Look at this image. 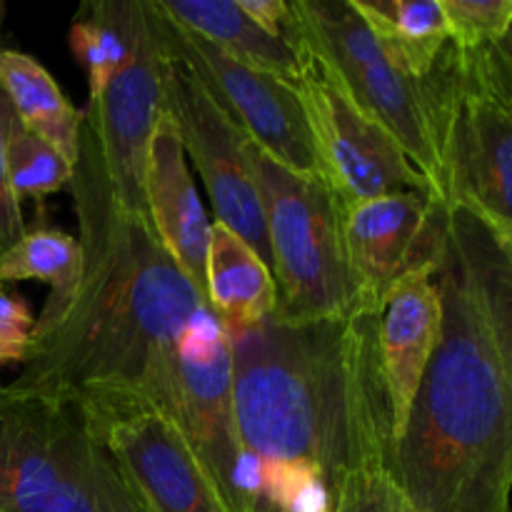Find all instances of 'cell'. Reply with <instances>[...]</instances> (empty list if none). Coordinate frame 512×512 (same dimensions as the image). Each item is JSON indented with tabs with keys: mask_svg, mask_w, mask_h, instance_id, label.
Segmentation results:
<instances>
[{
	"mask_svg": "<svg viewBox=\"0 0 512 512\" xmlns=\"http://www.w3.org/2000/svg\"><path fill=\"white\" fill-rule=\"evenodd\" d=\"M433 258L443 330L395 443L400 480L420 512H510L512 243L435 203Z\"/></svg>",
	"mask_w": 512,
	"mask_h": 512,
	"instance_id": "cell-1",
	"label": "cell"
},
{
	"mask_svg": "<svg viewBox=\"0 0 512 512\" xmlns=\"http://www.w3.org/2000/svg\"><path fill=\"white\" fill-rule=\"evenodd\" d=\"M83 273L45 303L13 383L70 398H143L175 423L185 330L208 308L173 263L148 215L115 203L93 148L80 138L70 180Z\"/></svg>",
	"mask_w": 512,
	"mask_h": 512,
	"instance_id": "cell-2",
	"label": "cell"
},
{
	"mask_svg": "<svg viewBox=\"0 0 512 512\" xmlns=\"http://www.w3.org/2000/svg\"><path fill=\"white\" fill-rule=\"evenodd\" d=\"M358 313L333 320L270 315L225 328L233 365V415L245 453L260 463H340Z\"/></svg>",
	"mask_w": 512,
	"mask_h": 512,
	"instance_id": "cell-3",
	"label": "cell"
},
{
	"mask_svg": "<svg viewBox=\"0 0 512 512\" xmlns=\"http://www.w3.org/2000/svg\"><path fill=\"white\" fill-rule=\"evenodd\" d=\"M0 512H143L70 395L0 383Z\"/></svg>",
	"mask_w": 512,
	"mask_h": 512,
	"instance_id": "cell-4",
	"label": "cell"
},
{
	"mask_svg": "<svg viewBox=\"0 0 512 512\" xmlns=\"http://www.w3.org/2000/svg\"><path fill=\"white\" fill-rule=\"evenodd\" d=\"M440 160V205L478 215L512 243V48L448 43L430 75Z\"/></svg>",
	"mask_w": 512,
	"mask_h": 512,
	"instance_id": "cell-5",
	"label": "cell"
},
{
	"mask_svg": "<svg viewBox=\"0 0 512 512\" xmlns=\"http://www.w3.org/2000/svg\"><path fill=\"white\" fill-rule=\"evenodd\" d=\"M283 320H333L355 313L343 245V200L318 175L295 173L250 143Z\"/></svg>",
	"mask_w": 512,
	"mask_h": 512,
	"instance_id": "cell-6",
	"label": "cell"
},
{
	"mask_svg": "<svg viewBox=\"0 0 512 512\" xmlns=\"http://www.w3.org/2000/svg\"><path fill=\"white\" fill-rule=\"evenodd\" d=\"M285 40L313 55L350 103L388 130L440 198V160L428 80L400 73L375 43L350 0L288 3Z\"/></svg>",
	"mask_w": 512,
	"mask_h": 512,
	"instance_id": "cell-7",
	"label": "cell"
},
{
	"mask_svg": "<svg viewBox=\"0 0 512 512\" xmlns=\"http://www.w3.org/2000/svg\"><path fill=\"white\" fill-rule=\"evenodd\" d=\"M158 45L160 103L173 115L185 155L193 158L195 170L208 190L215 223L225 225L238 238H243L270 268L268 235H265L263 205L250 165L248 135L228 118V113L203 88L198 75L180 63L160 43V38Z\"/></svg>",
	"mask_w": 512,
	"mask_h": 512,
	"instance_id": "cell-8",
	"label": "cell"
},
{
	"mask_svg": "<svg viewBox=\"0 0 512 512\" xmlns=\"http://www.w3.org/2000/svg\"><path fill=\"white\" fill-rule=\"evenodd\" d=\"M150 10L160 43L198 75L203 88L248 135L250 143L285 168L320 178L318 155L293 83L233 60L210 40L170 20L155 0H150Z\"/></svg>",
	"mask_w": 512,
	"mask_h": 512,
	"instance_id": "cell-9",
	"label": "cell"
},
{
	"mask_svg": "<svg viewBox=\"0 0 512 512\" xmlns=\"http://www.w3.org/2000/svg\"><path fill=\"white\" fill-rule=\"evenodd\" d=\"M300 58L298 88L318 155L320 178L343 203L418 190L433 198L430 183L408 158L398 140L360 113L335 85L328 70L295 48Z\"/></svg>",
	"mask_w": 512,
	"mask_h": 512,
	"instance_id": "cell-10",
	"label": "cell"
},
{
	"mask_svg": "<svg viewBox=\"0 0 512 512\" xmlns=\"http://www.w3.org/2000/svg\"><path fill=\"white\" fill-rule=\"evenodd\" d=\"M143 512H230L178 425L143 398L83 403Z\"/></svg>",
	"mask_w": 512,
	"mask_h": 512,
	"instance_id": "cell-11",
	"label": "cell"
},
{
	"mask_svg": "<svg viewBox=\"0 0 512 512\" xmlns=\"http://www.w3.org/2000/svg\"><path fill=\"white\" fill-rule=\"evenodd\" d=\"M328 512H420L398 473L378 353V313H358L340 463L325 478Z\"/></svg>",
	"mask_w": 512,
	"mask_h": 512,
	"instance_id": "cell-12",
	"label": "cell"
},
{
	"mask_svg": "<svg viewBox=\"0 0 512 512\" xmlns=\"http://www.w3.org/2000/svg\"><path fill=\"white\" fill-rule=\"evenodd\" d=\"M440 330H443V303L435 285L433 218H430L418 260L390 285L378 310V353L395 443L405 433L415 395L440 343Z\"/></svg>",
	"mask_w": 512,
	"mask_h": 512,
	"instance_id": "cell-13",
	"label": "cell"
},
{
	"mask_svg": "<svg viewBox=\"0 0 512 512\" xmlns=\"http://www.w3.org/2000/svg\"><path fill=\"white\" fill-rule=\"evenodd\" d=\"M435 200L428 193L343 203V245L355 313H378L390 285L418 260Z\"/></svg>",
	"mask_w": 512,
	"mask_h": 512,
	"instance_id": "cell-14",
	"label": "cell"
},
{
	"mask_svg": "<svg viewBox=\"0 0 512 512\" xmlns=\"http://www.w3.org/2000/svg\"><path fill=\"white\" fill-rule=\"evenodd\" d=\"M145 215L165 253L205 298L210 218L195 190L173 115L160 103L145 153Z\"/></svg>",
	"mask_w": 512,
	"mask_h": 512,
	"instance_id": "cell-15",
	"label": "cell"
},
{
	"mask_svg": "<svg viewBox=\"0 0 512 512\" xmlns=\"http://www.w3.org/2000/svg\"><path fill=\"white\" fill-rule=\"evenodd\" d=\"M205 303L225 328H250L275 313L273 273L243 238L210 223L205 255Z\"/></svg>",
	"mask_w": 512,
	"mask_h": 512,
	"instance_id": "cell-16",
	"label": "cell"
},
{
	"mask_svg": "<svg viewBox=\"0 0 512 512\" xmlns=\"http://www.w3.org/2000/svg\"><path fill=\"white\" fill-rule=\"evenodd\" d=\"M155 3L170 20L210 40L215 48L228 53L238 63L293 85L298 83L300 58L293 45L278 35L265 33L240 10L238 0H185V3L155 0Z\"/></svg>",
	"mask_w": 512,
	"mask_h": 512,
	"instance_id": "cell-17",
	"label": "cell"
},
{
	"mask_svg": "<svg viewBox=\"0 0 512 512\" xmlns=\"http://www.w3.org/2000/svg\"><path fill=\"white\" fill-rule=\"evenodd\" d=\"M385 58L403 75L423 80L435 68L450 33L440 0H350Z\"/></svg>",
	"mask_w": 512,
	"mask_h": 512,
	"instance_id": "cell-18",
	"label": "cell"
},
{
	"mask_svg": "<svg viewBox=\"0 0 512 512\" xmlns=\"http://www.w3.org/2000/svg\"><path fill=\"white\" fill-rule=\"evenodd\" d=\"M0 93L8 98L20 123L53 145L75 168L83 113L68 103L53 75L33 55L0 50Z\"/></svg>",
	"mask_w": 512,
	"mask_h": 512,
	"instance_id": "cell-19",
	"label": "cell"
},
{
	"mask_svg": "<svg viewBox=\"0 0 512 512\" xmlns=\"http://www.w3.org/2000/svg\"><path fill=\"white\" fill-rule=\"evenodd\" d=\"M148 23V0H98L88 3L70 28V50L88 73V100L130 63Z\"/></svg>",
	"mask_w": 512,
	"mask_h": 512,
	"instance_id": "cell-20",
	"label": "cell"
},
{
	"mask_svg": "<svg viewBox=\"0 0 512 512\" xmlns=\"http://www.w3.org/2000/svg\"><path fill=\"white\" fill-rule=\"evenodd\" d=\"M83 250L78 238L60 228L25 230L23 238L0 253V280H40L50 285L48 303H60L78 288Z\"/></svg>",
	"mask_w": 512,
	"mask_h": 512,
	"instance_id": "cell-21",
	"label": "cell"
},
{
	"mask_svg": "<svg viewBox=\"0 0 512 512\" xmlns=\"http://www.w3.org/2000/svg\"><path fill=\"white\" fill-rule=\"evenodd\" d=\"M0 145H3L5 173L15 198H45L68 188L73 180V165L53 148L30 133L0 93Z\"/></svg>",
	"mask_w": 512,
	"mask_h": 512,
	"instance_id": "cell-22",
	"label": "cell"
},
{
	"mask_svg": "<svg viewBox=\"0 0 512 512\" xmlns=\"http://www.w3.org/2000/svg\"><path fill=\"white\" fill-rule=\"evenodd\" d=\"M450 45L478 50L510 38L512 0H440Z\"/></svg>",
	"mask_w": 512,
	"mask_h": 512,
	"instance_id": "cell-23",
	"label": "cell"
},
{
	"mask_svg": "<svg viewBox=\"0 0 512 512\" xmlns=\"http://www.w3.org/2000/svg\"><path fill=\"white\" fill-rule=\"evenodd\" d=\"M35 318L28 303L20 295H10L0 290V368L20 363L30 348Z\"/></svg>",
	"mask_w": 512,
	"mask_h": 512,
	"instance_id": "cell-24",
	"label": "cell"
},
{
	"mask_svg": "<svg viewBox=\"0 0 512 512\" xmlns=\"http://www.w3.org/2000/svg\"><path fill=\"white\" fill-rule=\"evenodd\" d=\"M23 210H20V200L15 198L13 188L8 183V173H5L3 160V145H0V245L10 248L15 240L23 238L25 233Z\"/></svg>",
	"mask_w": 512,
	"mask_h": 512,
	"instance_id": "cell-25",
	"label": "cell"
},
{
	"mask_svg": "<svg viewBox=\"0 0 512 512\" xmlns=\"http://www.w3.org/2000/svg\"><path fill=\"white\" fill-rule=\"evenodd\" d=\"M238 5L265 33L285 38V23H288V3L285 0H238Z\"/></svg>",
	"mask_w": 512,
	"mask_h": 512,
	"instance_id": "cell-26",
	"label": "cell"
},
{
	"mask_svg": "<svg viewBox=\"0 0 512 512\" xmlns=\"http://www.w3.org/2000/svg\"><path fill=\"white\" fill-rule=\"evenodd\" d=\"M3 15H5V5L0 3V25H3Z\"/></svg>",
	"mask_w": 512,
	"mask_h": 512,
	"instance_id": "cell-27",
	"label": "cell"
}]
</instances>
